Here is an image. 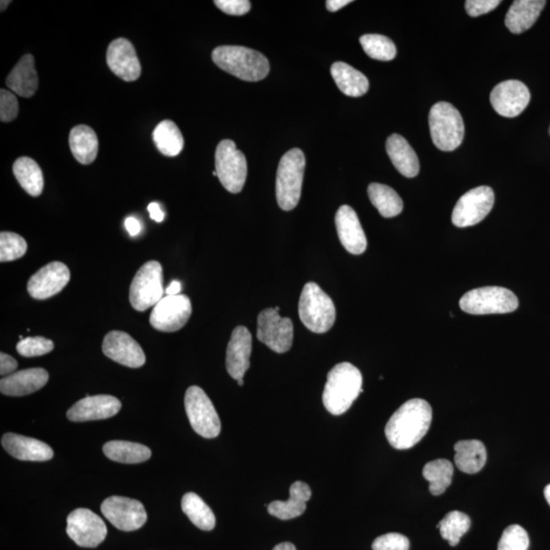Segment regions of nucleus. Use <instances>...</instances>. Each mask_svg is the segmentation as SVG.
I'll list each match as a JSON object with an SVG mask.
<instances>
[{
    "mask_svg": "<svg viewBox=\"0 0 550 550\" xmlns=\"http://www.w3.org/2000/svg\"><path fill=\"white\" fill-rule=\"evenodd\" d=\"M433 422V409L422 399H412L395 411L386 426V436L396 450H409L426 435Z\"/></svg>",
    "mask_w": 550,
    "mask_h": 550,
    "instance_id": "f257e3e1",
    "label": "nucleus"
},
{
    "mask_svg": "<svg viewBox=\"0 0 550 550\" xmlns=\"http://www.w3.org/2000/svg\"><path fill=\"white\" fill-rule=\"evenodd\" d=\"M363 378L357 367L347 362L334 366L327 375L323 395L325 409L332 415H343L363 393Z\"/></svg>",
    "mask_w": 550,
    "mask_h": 550,
    "instance_id": "f03ea898",
    "label": "nucleus"
},
{
    "mask_svg": "<svg viewBox=\"0 0 550 550\" xmlns=\"http://www.w3.org/2000/svg\"><path fill=\"white\" fill-rule=\"evenodd\" d=\"M215 65L243 81L257 82L267 78L269 62L259 52L243 46H219L212 52Z\"/></svg>",
    "mask_w": 550,
    "mask_h": 550,
    "instance_id": "7ed1b4c3",
    "label": "nucleus"
},
{
    "mask_svg": "<svg viewBox=\"0 0 550 550\" xmlns=\"http://www.w3.org/2000/svg\"><path fill=\"white\" fill-rule=\"evenodd\" d=\"M306 159L300 149L285 153L276 173V200L284 211H291L301 198Z\"/></svg>",
    "mask_w": 550,
    "mask_h": 550,
    "instance_id": "20e7f679",
    "label": "nucleus"
},
{
    "mask_svg": "<svg viewBox=\"0 0 550 550\" xmlns=\"http://www.w3.org/2000/svg\"><path fill=\"white\" fill-rule=\"evenodd\" d=\"M299 316L310 331L325 333L336 323L337 311L331 298L317 283H308L299 301Z\"/></svg>",
    "mask_w": 550,
    "mask_h": 550,
    "instance_id": "39448f33",
    "label": "nucleus"
},
{
    "mask_svg": "<svg viewBox=\"0 0 550 550\" xmlns=\"http://www.w3.org/2000/svg\"><path fill=\"white\" fill-rule=\"evenodd\" d=\"M429 128L434 145L442 151H454L464 140L463 117L450 103L437 102L431 108Z\"/></svg>",
    "mask_w": 550,
    "mask_h": 550,
    "instance_id": "423d86ee",
    "label": "nucleus"
},
{
    "mask_svg": "<svg viewBox=\"0 0 550 550\" xmlns=\"http://www.w3.org/2000/svg\"><path fill=\"white\" fill-rule=\"evenodd\" d=\"M459 307L469 315H505L516 311L519 300L510 290L485 287L472 290L459 300Z\"/></svg>",
    "mask_w": 550,
    "mask_h": 550,
    "instance_id": "0eeeda50",
    "label": "nucleus"
},
{
    "mask_svg": "<svg viewBox=\"0 0 550 550\" xmlns=\"http://www.w3.org/2000/svg\"><path fill=\"white\" fill-rule=\"evenodd\" d=\"M163 271L158 261H149L138 270L130 288V303L137 311H146L163 298Z\"/></svg>",
    "mask_w": 550,
    "mask_h": 550,
    "instance_id": "6e6552de",
    "label": "nucleus"
},
{
    "mask_svg": "<svg viewBox=\"0 0 550 550\" xmlns=\"http://www.w3.org/2000/svg\"><path fill=\"white\" fill-rule=\"evenodd\" d=\"M215 171L229 193L238 194L247 179V160L232 140H222L215 151Z\"/></svg>",
    "mask_w": 550,
    "mask_h": 550,
    "instance_id": "1a4fd4ad",
    "label": "nucleus"
},
{
    "mask_svg": "<svg viewBox=\"0 0 550 550\" xmlns=\"http://www.w3.org/2000/svg\"><path fill=\"white\" fill-rule=\"evenodd\" d=\"M185 409L192 428L202 437H218L221 423L213 403L203 389L194 386L187 389Z\"/></svg>",
    "mask_w": 550,
    "mask_h": 550,
    "instance_id": "9d476101",
    "label": "nucleus"
},
{
    "mask_svg": "<svg viewBox=\"0 0 550 550\" xmlns=\"http://www.w3.org/2000/svg\"><path fill=\"white\" fill-rule=\"evenodd\" d=\"M257 322V338L261 343L277 354L291 350L294 325L290 318L282 317L275 308H268L260 313Z\"/></svg>",
    "mask_w": 550,
    "mask_h": 550,
    "instance_id": "9b49d317",
    "label": "nucleus"
},
{
    "mask_svg": "<svg viewBox=\"0 0 550 550\" xmlns=\"http://www.w3.org/2000/svg\"><path fill=\"white\" fill-rule=\"evenodd\" d=\"M494 192L490 187L482 186L463 195L452 211L451 220L458 227L476 226L491 211Z\"/></svg>",
    "mask_w": 550,
    "mask_h": 550,
    "instance_id": "f8f14e48",
    "label": "nucleus"
},
{
    "mask_svg": "<svg viewBox=\"0 0 550 550\" xmlns=\"http://www.w3.org/2000/svg\"><path fill=\"white\" fill-rule=\"evenodd\" d=\"M192 315V303L186 295L166 296L158 302L150 315L153 329L163 332L182 330Z\"/></svg>",
    "mask_w": 550,
    "mask_h": 550,
    "instance_id": "ddd939ff",
    "label": "nucleus"
},
{
    "mask_svg": "<svg viewBox=\"0 0 550 550\" xmlns=\"http://www.w3.org/2000/svg\"><path fill=\"white\" fill-rule=\"evenodd\" d=\"M67 533L76 546L94 548L107 538L108 528L102 519L88 509H76L68 514Z\"/></svg>",
    "mask_w": 550,
    "mask_h": 550,
    "instance_id": "4468645a",
    "label": "nucleus"
},
{
    "mask_svg": "<svg viewBox=\"0 0 550 550\" xmlns=\"http://www.w3.org/2000/svg\"><path fill=\"white\" fill-rule=\"evenodd\" d=\"M101 512L118 530L135 531L147 521V513L140 501L124 497H110L103 501Z\"/></svg>",
    "mask_w": 550,
    "mask_h": 550,
    "instance_id": "2eb2a0df",
    "label": "nucleus"
},
{
    "mask_svg": "<svg viewBox=\"0 0 550 550\" xmlns=\"http://www.w3.org/2000/svg\"><path fill=\"white\" fill-rule=\"evenodd\" d=\"M531 94L523 82L509 80L498 84L490 94V102L494 110L505 117L520 116L530 102Z\"/></svg>",
    "mask_w": 550,
    "mask_h": 550,
    "instance_id": "dca6fc26",
    "label": "nucleus"
},
{
    "mask_svg": "<svg viewBox=\"0 0 550 550\" xmlns=\"http://www.w3.org/2000/svg\"><path fill=\"white\" fill-rule=\"evenodd\" d=\"M71 280V273L61 262H52L33 275L28 282L29 295L36 300H46L60 292Z\"/></svg>",
    "mask_w": 550,
    "mask_h": 550,
    "instance_id": "f3484780",
    "label": "nucleus"
},
{
    "mask_svg": "<svg viewBox=\"0 0 550 550\" xmlns=\"http://www.w3.org/2000/svg\"><path fill=\"white\" fill-rule=\"evenodd\" d=\"M102 351L108 358L130 368H140L146 362L141 346L124 331L108 332L104 338Z\"/></svg>",
    "mask_w": 550,
    "mask_h": 550,
    "instance_id": "a211bd4d",
    "label": "nucleus"
},
{
    "mask_svg": "<svg viewBox=\"0 0 550 550\" xmlns=\"http://www.w3.org/2000/svg\"><path fill=\"white\" fill-rule=\"evenodd\" d=\"M122 409V403L116 396L99 395L89 396L76 402L68 411L67 417L69 421L87 422L108 419L116 416Z\"/></svg>",
    "mask_w": 550,
    "mask_h": 550,
    "instance_id": "6ab92c4d",
    "label": "nucleus"
},
{
    "mask_svg": "<svg viewBox=\"0 0 550 550\" xmlns=\"http://www.w3.org/2000/svg\"><path fill=\"white\" fill-rule=\"evenodd\" d=\"M107 60L111 72L125 82L136 81L141 75L140 60L134 45L128 39L118 38L111 42Z\"/></svg>",
    "mask_w": 550,
    "mask_h": 550,
    "instance_id": "aec40b11",
    "label": "nucleus"
},
{
    "mask_svg": "<svg viewBox=\"0 0 550 550\" xmlns=\"http://www.w3.org/2000/svg\"><path fill=\"white\" fill-rule=\"evenodd\" d=\"M336 227L340 243L347 252L353 255L363 254L367 248V239L358 215L347 205L339 208L336 214Z\"/></svg>",
    "mask_w": 550,
    "mask_h": 550,
    "instance_id": "412c9836",
    "label": "nucleus"
},
{
    "mask_svg": "<svg viewBox=\"0 0 550 550\" xmlns=\"http://www.w3.org/2000/svg\"><path fill=\"white\" fill-rule=\"evenodd\" d=\"M251 353H252V336L247 327H235L227 345L226 360L227 372L234 379H243L248 371Z\"/></svg>",
    "mask_w": 550,
    "mask_h": 550,
    "instance_id": "4be33fe9",
    "label": "nucleus"
},
{
    "mask_svg": "<svg viewBox=\"0 0 550 550\" xmlns=\"http://www.w3.org/2000/svg\"><path fill=\"white\" fill-rule=\"evenodd\" d=\"M2 444L11 456L20 461L46 462L54 455L50 445L24 435L5 434Z\"/></svg>",
    "mask_w": 550,
    "mask_h": 550,
    "instance_id": "5701e85b",
    "label": "nucleus"
},
{
    "mask_svg": "<svg viewBox=\"0 0 550 550\" xmlns=\"http://www.w3.org/2000/svg\"><path fill=\"white\" fill-rule=\"evenodd\" d=\"M50 374L44 368L25 369L0 380V392L10 396H24L45 387Z\"/></svg>",
    "mask_w": 550,
    "mask_h": 550,
    "instance_id": "b1692460",
    "label": "nucleus"
},
{
    "mask_svg": "<svg viewBox=\"0 0 550 550\" xmlns=\"http://www.w3.org/2000/svg\"><path fill=\"white\" fill-rule=\"evenodd\" d=\"M312 491L308 484L302 482L292 483L290 498L285 501L275 500L268 506V513L281 520H291L302 516L311 498Z\"/></svg>",
    "mask_w": 550,
    "mask_h": 550,
    "instance_id": "393cba45",
    "label": "nucleus"
},
{
    "mask_svg": "<svg viewBox=\"0 0 550 550\" xmlns=\"http://www.w3.org/2000/svg\"><path fill=\"white\" fill-rule=\"evenodd\" d=\"M38 85L39 79L36 68H35V59L33 55L26 54L6 78V86L13 93L30 99L37 92Z\"/></svg>",
    "mask_w": 550,
    "mask_h": 550,
    "instance_id": "a878e982",
    "label": "nucleus"
},
{
    "mask_svg": "<svg viewBox=\"0 0 550 550\" xmlns=\"http://www.w3.org/2000/svg\"><path fill=\"white\" fill-rule=\"evenodd\" d=\"M546 2L545 0H516L507 12L505 23L514 34H521L535 24Z\"/></svg>",
    "mask_w": 550,
    "mask_h": 550,
    "instance_id": "bb28decb",
    "label": "nucleus"
},
{
    "mask_svg": "<svg viewBox=\"0 0 550 550\" xmlns=\"http://www.w3.org/2000/svg\"><path fill=\"white\" fill-rule=\"evenodd\" d=\"M387 152L403 177L415 178L420 171L419 159L405 138L394 134L387 139Z\"/></svg>",
    "mask_w": 550,
    "mask_h": 550,
    "instance_id": "cd10ccee",
    "label": "nucleus"
},
{
    "mask_svg": "<svg viewBox=\"0 0 550 550\" xmlns=\"http://www.w3.org/2000/svg\"><path fill=\"white\" fill-rule=\"evenodd\" d=\"M68 142L74 157L81 164H92L99 155V138L88 125H76L69 133Z\"/></svg>",
    "mask_w": 550,
    "mask_h": 550,
    "instance_id": "c85d7f7f",
    "label": "nucleus"
},
{
    "mask_svg": "<svg viewBox=\"0 0 550 550\" xmlns=\"http://www.w3.org/2000/svg\"><path fill=\"white\" fill-rule=\"evenodd\" d=\"M455 463L458 470L467 474L482 471L487 461V451L482 442L461 441L455 444Z\"/></svg>",
    "mask_w": 550,
    "mask_h": 550,
    "instance_id": "c756f323",
    "label": "nucleus"
},
{
    "mask_svg": "<svg viewBox=\"0 0 550 550\" xmlns=\"http://www.w3.org/2000/svg\"><path fill=\"white\" fill-rule=\"evenodd\" d=\"M331 73L338 88L347 96L360 97L367 93L369 82L366 76L345 62H334Z\"/></svg>",
    "mask_w": 550,
    "mask_h": 550,
    "instance_id": "7c9ffc66",
    "label": "nucleus"
},
{
    "mask_svg": "<svg viewBox=\"0 0 550 550\" xmlns=\"http://www.w3.org/2000/svg\"><path fill=\"white\" fill-rule=\"evenodd\" d=\"M12 171L20 187L31 196L38 197L44 192V172L32 158H18L13 163Z\"/></svg>",
    "mask_w": 550,
    "mask_h": 550,
    "instance_id": "2f4dec72",
    "label": "nucleus"
},
{
    "mask_svg": "<svg viewBox=\"0 0 550 550\" xmlns=\"http://www.w3.org/2000/svg\"><path fill=\"white\" fill-rule=\"evenodd\" d=\"M104 455L115 462L123 464H139L148 461L151 458V450L145 445L124 442L113 441L104 444Z\"/></svg>",
    "mask_w": 550,
    "mask_h": 550,
    "instance_id": "473e14b6",
    "label": "nucleus"
},
{
    "mask_svg": "<svg viewBox=\"0 0 550 550\" xmlns=\"http://www.w3.org/2000/svg\"><path fill=\"white\" fill-rule=\"evenodd\" d=\"M368 196L382 217L392 219L403 211V203L393 187L373 183L368 187Z\"/></svg>",
    "mask_w": 550,
    "mask_h": 550,
    "instance_id": "72a5a7b5",
    "label": "nucleus"
},
{
    "mask_svg": "<svg viewBox=\"0 0 550 550\" xmlns=\"http://www.w3.org/2000/svg\"><path fill=\"white\" fill-rule=\"evenodd\" d=\"M153 141L163 155L175 157L184 149V137L178 125L171 121H163L153 131Z\"/></svg>",
    "mask_w": 550,
    "mask_h": 550,
    "instance_id": "f704fd0d",
    "label": "nucleus"
},
{
    "mask_svg": "<svg viewBox=\"0 0 550 550\" xmlns=\"http://www.w3.org/2000/svg\"><path fill=\"white\" fill-rule=\"evenodd\" d=\"M182 510L192 523L201 530L211 531L217 524L212 510L196 493L185 494L182 498Z\"/></svg>",
    "mask_w": 550,
    "mask_h": 550,
    "instance_id": "c9c22d12",
    "label": "nucleus"
},
{
    "mask_svg": "<svg viewBox=\"0 0 550 550\" xmlns=\"http://www.w3.org/2000/svg\"><path fill=\"white\" fill-rule=\"evenodd\" d=\"M423 477L429 482V491L434 496H441L451 484L454 466L445 458H438L426 465Z\"/></svg>",
    "mask_w": 550,
    "mask_h": 550,
    "instance_id": "e433bc0d",
    "label": "nucleus"
},
{
    "mask_svg": "<svg viewBox=\"0 0 550 550\" xmlns=\"http://www.w3.org/2000/svg\"><path fill=\"white\" fill-rule=\"evenodd\" d=\"M471 519L462 512L452 511L447 514L437 525L444 540L450 542V546L458 545L463 536L469 531Z\"/></svg>",
    "mask_w": 550,
    "mask_h": 550,
    "instance_id": "4c0bfd02",
    "label": "nucleus"
},
{
    "mask_svg": "<svg viewBox=\"0 0 550 550\" xmlns=\"http://www.w3.org/2000/svg\"><path fill=\"white\" fill-rule=\"evenodd\" d=\"M360 44L368 57L373 60L389 61L395 58L396 47L394 42L384 35H363L360 38Z\"/></svg>",
    "mask_w": 550,
    "mask_h": 550,
    "instance_id": "58836bf2",
    "label": "nucleus"
},
{
    "mask_svg": "<svg viewBox=\"0 0 550 550\" xmlns=\"http://www.w3.org/2000/svg\"><path fill=\"white\" fill-rule=\"evenodd\" d=\"M27 242L18 234L3 232L0 234V261H15L27 252Z\"/></svg>",
    "mask_w": 550,
    "mask_h": 550,
    "instance_id": "ea45409f",
    "label": "nucleus"
},
{
    "mask_svg": "<svg viewBox=\"0 0 550 550\" xmlns=\"http://www.w3.org/2000/svg\"><path fill=\"white\" fill-rule=\"evenodd\" d=\"M530 545L529 535L523 527L511 525L505 529L498 542V550H528Z\"/></svg>",
    "mask_w": 550,
    "mask_h": 550,
    "instance_id": "a19ab883",
    "label": "nucleus"
},
{
    "mask_svg": "<svg viewBox=\"0 0 550 550\" xmlns=\"http://www.w3.org/2000/svg\"><path fill=\"white\" fill-rule=\"evenodd\" d=\"M54 349L52 340L44 337H30L20 339L17 345V351L20 356L26 358L40 357Z\"/></svg>",
    "mask_w": 550,
    "mask_h": 550,
    "instance_id": "79ce46f5",
    "label": "nucleus"
},
{
    "mask_svg": "<svg viewBox=\"0 0 550 550\" xmlns=\"http://www.w3.org/2000/svg\"><path fill=\"white\" fill-rule=\"evenodd\" d=\"M410 541L405 535L388 533L379 536L372 545L373 550H409Z\"/></svg>",
    "mask_w": 550,
    "mask_h": 550,
    "instance_id": "37998d69",
    "label": "nucleus"
},
{
    "mask_svg": "<svg viewBox=\"0 0 550 550\" xmlns=\"http://www.w3.org/2000/svg\"><path fill=\"white\" fill-rule=\"evenodd\" d=\"M19 115V102L13 92L0 90V120L10 123L16 120Z\"/></svg>",
    "mask_w": 550,
    "mask_h": 550,
    "instance_id": "c03bdc74",
    "label": "nucleus"
},
{
    "mask_svg": "<svg viewBox=\"0 0 550 550\" xmlns=\"http://www.w3.org/2000/svg\"><path fill=\"white\" fill-rule=\"evenodd\" d=\"M500 4V0H467L465 8L469 16L475 18L496 10Z\"/></svg>",
    "mask_w": 550,
    "mask_h": 550,
    "instance_id": "a18cd8bd",
    "label": "nucleus"
},
{
    "mask_svg": "<svg viewBox=\"0 0 550 550\" xmlns=\"http://www.w3.org/2000/svg\"><path fill=\"white\" fill-rule=\"evenodd\" d=\"M218 8L232 16H243L251 10V3L248 0H217L214 2Z\"/></svg>",
    "mask_w": 550,
    "mask_h": 550,
    "instance_id": "49530a36",
    "label": "nucleus"
},
{
    "mask_svg": "<svg viewBox=\"0 0 550 550\" xmlns=\"http://www.w3.org/2000/svg\"><path fill=\"white\" fill-rule=\"evenodd\" d=\"M18 368V362L8 354H0V374L8 376L15 373Z\"/></svg>",
    "mask_w": 550,
    "mask_h": 550,
    "instance_id": "de8ad7c7",
    "label": "nucleus"
},
{
    "mask_svg": "<svg viewBox=\"0 0 550 550\" xmlns=\"http://www.w3.org/2000/svg\"><path fill=\"white\" fill-rule=\"evenodd\" d=\"M124 226L131 235L134 236L141 233L142 227L140 221L135 218H128L125 219Z\"/></svg>",
    "mask_w": 550,
    "mask_h": 550,
    "instance_id": "09e8293b",
    "label": "nucleus"
},
{
    "mask_svg": "<svg viewBox=\"0 0 550 550\" xmlns=\"http://www.w3.org/2000/svg\"><path fill=\"white\" fill-rule=\"evenodd\" d=\"M148 211L150 213V218L151 219L156 221V222H163L164 219V212L162 211V208H160L158 203H155V202H153V203H150L148 205Z\"/></svg>",
    "mask_w": 550,
    "mask_h": 550,
    "instance_id": "8fccbe9b",
    "label": "nucleus"
},
{
    "mask_svg": "<svg viewBox=\"0 0 550 550\" xmlns=\"http://www.w3.org/2000/svg\"><path fill=\"white\" fill-rule=\"evenodd\" d=\"M351 3L352 2H350V0H329V2H326V9L331 12H334Z\"/></svg>",
    "mask_w": 550,
    "mask_h": 550,
    "instance_id": "3c124183",
    "label": "nucleus"
},
{
    "mask_svg": "<svg viewBox=\"0 0 550 550\" xmlns=\"http://www.w3.org/2000/svg\"><path fill=\"white\" fill-rule=\"evenodd\" d=\"M180 290H182V284L179 281H172L165 290L166 296H178Z\"/></svg>",
    "mask_w": 550,
    "mask_h": 550,
    "instance_id": "603ef678",
    "label": "nucleus"
},
{
    "mask_svg": "<svg viewBox=\"0 0 550 550\" xmlns=\"http://www.w3.org/2000/svg\"><path fill=\"white\" fill-rule=\"evenodd\" d=\"M274 550H297L296 546L291 542H283L277 545Z\"/></svg>",
    "mask_w": 550,
    "mask_h": 550,
    "instance_id": "864d4df0",
    "label": "nucleus"
},
{
    "mask_svg": "<svg viewBox=\"0 0 550 550\" xmlns=\"http://www.w3.org/2000/svg\"><path fill=\"white\" fill-rule=\"evenodd\" d=\"M545 497L547 500L548 505L550 506V484L546 487Z\"/></svg>",
    "mask_w": 550,
    "mask_h": 550,
    "instance_id": "5fc2aeb1",
    "label": "nucleus"
},
{
    "mask_svg": "<svg viewBox=\"0 0 550 550\" xmlns=\"http://www.w3.org/2000/svg\"><path fill=\"white\" fill-rule=\"evenodd\" d=\"M0 4H2V5H0V6H2V12H4L6 8H8L9 4H11V2H4V0H3V2L0 3Z\"/></svg>",
    "mask_w": 550,
    "mask_h": 550,
    "instance_id": "6e6d98bb",
    "label": "nucleus"
},
{
    "mask_svg": "<svg viewBox=\"0 0 550 550\" xmlns=\"http://www.w3.org/2000/svg\"><path fill=\"white\" fill-rule=\"evenodd\" d=\"M238 385H239L240 387H243V379H239V380H238Z\"/></svg>",
    "mask_w": 550,
    "mask_h": 550,
    "instance_id": "4d7b16f0",
    "label": "nucleus"
},
{
    "mask_svg": "<svg viewBox=\"0 0 550 550\" xmlns=\"http://www.w3.org/2000/svg\"><path fill=\"white\" fill-rule=\"evenodd\" d=\"M275 310L278 312L280 311V307H275Z\"/></svg>",
    "mask_w": 550,
    "mask_h": 550,
    "instance_id": "13d9d810",
    "label": "nucleus"
},
{
    "mask_svg": "<svg viewBox=\"0 0 550 550\" xmlns=\"http://www.w3.org/2000/svg\"><path fill=\"white\" fill-rule=\"evenodd\" d=\"M549 134H550V128H549Z\"/></svg>",
    "mask_w": 550,
    "mask_h": 550,
    "instance_id": "bf43d9fd",
    "label": "nucleus"
}]
</instances>
